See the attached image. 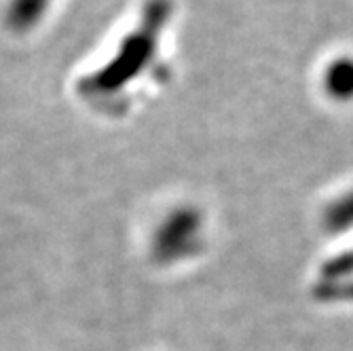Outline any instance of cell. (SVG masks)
I'll list each match as a JSON object with an SVG mask.
<instances>
[{
    "label": "cell",
    "mask_w": 353,
    "mask_h": 351,
    "mask_svg": "<svg viewBox=\"0 0 353 351\" xmlns=\"http://www.w3.org/2000/svg\"><path fill=\"white\" fill-rule=\"evenodd\" d=\"M47 3L49 0H13L11 5V23L17 28V30H26L34 23L47 9Z\"/></svg>",
    "instance_id": "cell-1"
}]
</instances>
